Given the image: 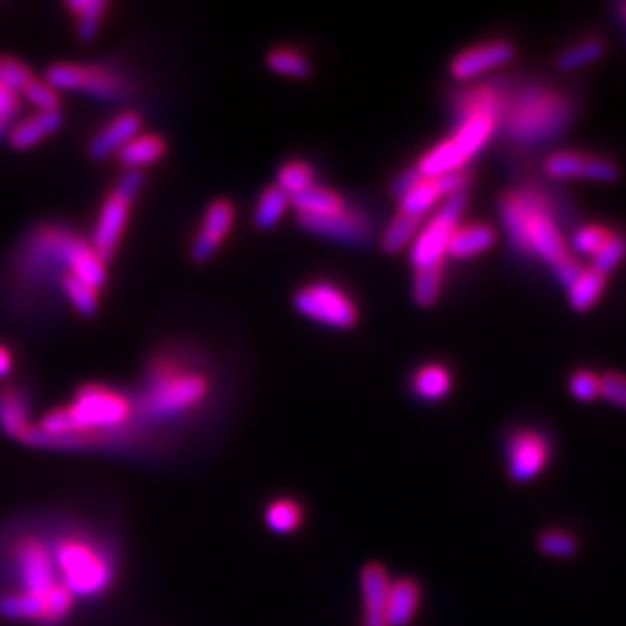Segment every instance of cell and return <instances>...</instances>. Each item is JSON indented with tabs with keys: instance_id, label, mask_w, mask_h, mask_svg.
I'll use <instances>...</instances> for the list:
<instances>
[{
	"instance_id": "1",
	"label": "cell",
	"mask_w": 626,
	"mask_h": 626,
	"mask_svg": "<svg viewBox=\"0 0 626 626\" xmlns=\"http://www.w3.org/2000/svg\"><path fill=\"white\" fill-rule=\"evenodd\" d=\"M5 589L0 592V617L35 626H61L75 607L61 582L47 531H16L10 536L3 560Z\"/></svg>"
},
{
	"instance_id": "2",
	"label": "cell",
	"mask_w": 626,
	"mask_h": 626,
	"mask_svg": "<svg viewBox=\"0 0 626 626\" xmlns=\"http://www.w3.org/2000/svg\"><path fill=\"white\" fill-rule=\"evenodd\" d=\"M135 418V400L123 390L86 383L67 406L51 408L35 422L33 449H86L119 441Z\"/></svg>"
},
{
	"instance_id": "3",
	"label": "cell",
	"mask_w": 626,
	"mask_h": 626,
	"mask_svg": "<svg viewBox=\"0 0 626 626\" xmlns=\"http://www.w3.org/2000/svg\"><path fill=\"white\" fill-rule=\"evenodd\" d=\"M211 395L209 371L184 353L154 355L135 397L137 418L174 422L193 416Z\"/></svg>"
},
{
	"instance_id": "4",
	"label": "cell",
	"mask_w": 626,
	"mask_h": 626,
	"mask_svg": "<svg viewBox=\"0 0 626 626\" xmlns=\"http://www.w3.org/2000/svg\"><path fill=\"white\" fill-rule=\"evenodd\" d=\"M63 587L75 601L105 597L119 578L116 548L102 536L77 523H63L47 531Z\"/></svg>"
},
{
	"instance_id": "5",
	"label": "cell",
	"mask_w": 626,
	"mask_h": 626,
	"mask_svg": "<svg viewBox=\"0 0 626 626\" xmlns=\"http://www.w3.org/2000/svg\"><path fill=\"white\" fill-rule=\"evenodd\" d=\"M499 219L520 254L550 265L568 254L566 240L550 211L548 195L541 188L527 186L501 195Z\"/></svg>"
},
{
	"instance_id": "6",
	"label": "cell",
	"mask_w": 626,
	"mask_h": 626,
	"mask_svg": "<svg viewBox=\"0 0 626 626\" xmlns=\"http://www.w3.org/2000/svg\"><path fill=\"white\" fill-rule=\"evenodd\" d=\"M504 116L506 135L517 145L533 147L560 135L570 119L568 100L545 86H529L517 94L508 105Z\"/></svg>"
},
{
	"instance_id": "7",
	"label": "cell",
	"mask_w": 626,
	"mask_h": 626,
	"mask_svg": "<svg viewBox=\"0 0 626 626\" xmlns=\"http://www.w3.org/2000/svg\"><path fill=\"white\" fill-rule=\"evenodd\" d=\"M499 119L501 116L496 112H478L462 116L457 131L451 137L439 142V145L427 154H422L416 170L427 179L467 170L469 160L486 147L494 135Z\"/></svg>"
},
{
	"instance_id": "8",
	"label": "cell",
	"mask_w": 626,
	"mask_h": 626,
	"mask_svg": "<svg viewBox=\"0 0 626 626\" xmlns=\"http://www.w3.org/2000/svg\"><path fill=\"white\" fill-rule=\"evenodd\" d=\"M142 182H145V174L139 170H125L123 176L119 179V184L110 191V195H107L100 207L91 244L105 262H110L116 254L125 225H128L131 219L133 200L137 198V193L142 188Z\"/></svg>"
},
{
	"instance_id": "9",
	"label": "cell",
	"mask_w": 626,
	"mask_h": 626,
	"mask_svg": "<svg viewBox=\"0 0 626 626\" xmlns=\"http://www.w3.org/2000/svg\"><path fill=\"white\" fill-rule=\"evenodd\" d=\"M464 209H467V191L455 193L449 200H443L432 221L418 230L414 244H410V262H414L416 270L445 267L449 244L455 228L459 225Z\"/></svg>"
},
{
	"instance_id": "10",
	"label": "cell",
	"mask_w": 626,
	"mask_h": 626,
	"mask_svg": "<svg viewBox=\"0 0 626 626\" xmlns=\"http://www.w3.org/2000/svg\"><path fill=\"white\" fill-rule=\"evenodd\" d=\"M293 304L297 314L332 330H351L360 318L353 297L332 281H311L302 285Z\"/></svg>"
},
{
	"instance_id": "11",
	"label": "cell",
	"mask_w": 626,
	"mask_h": 626,
	"mask_svg": "<svg viewBox=\"0 0 626 626\" xmlns=\"http://www.w3.org/2000/svg\"><path fill=\"white\" fill-rule=\"evenodd\" d=\"M45 82L57 91H84L100 100H119L128 91V84L119 73L96 63H51Z\"/></svg>"
},
{
	"instance_id": "12",
	"label": "cell",
	"mask_w": 626,
	"mask_h": 626,
	"mask_svg": "<svg viewBox=\"0 0 626 626\" xmlns=\"http://www.w3.org/2000/svg\"><path fill=\"white\" fill-rule=\"evenodd\" d=\"M550 455L552 449L543 432H536V429H517L506 443L508 476L515 482H529L539 478L550 464Z\"/></svg>"
},
{
	"instance_id": "13",
	"label": "cell",
	"mask_w": 626,
	"mask_h": 626,
	"mask_svg": "<svg viewBox=\"0 0 626 626\" xmlns=\"http://www.w3.org/2000/svg\"><path fill=\"white\" fill-rule=\"evenodd\" d=\"M235 228V205L225 198L211 200L200 219V228L191 242V260L207 262L219 254L228 235Z\"/></svg>"
},
{
	"instance_id": "14",
	"label": "cell",
	"mask_w": 626,
	"mask_h": 626,
	"mask_svg": "<svg viewBox=\"0 0 626 626\" xmlns=\"http://www.w3.org/2000/svg\"><path fill=\"white\" fill-rule=\"evenodd\" d=\"M469 179L471 174L467 170L445 174V176H434V179L420 176V182L400 198V213H406V217H414V219H422L427 211H432L439 202L449 200L451 195L467 191Z\"/></svg>"
},
{
	"instance_id": "15",
	"label": "cell",
	"mask_w": 626,
	"mask_h": 626,
	"mask_svg": "<svg viewBox=\"0 0 626 626\" xmlns=\"http://www.w3.org/2000/svg\"><path fill=\"white\" fill-rule=\"evenodd\" d=\"M545 174L552 179H587V182H615L617 163L611 158L578 151H554L545 158Z\"/></svg>"
},
{
	"instance_id": "16",
	"label": "cell",
	"mask_w": 626,
	"mask_h": 626,
	"mask_svg": "<svg viewBox=\"0 0 626 626\" xmlns=\"http://www.w3.org/2000/svg\"><path fill=\"white\" fill-rule=\"evenodd\" d=\"M59 256L67 265V274L86 281L94 289H102L107 281V262L96 254L91 242L82 240L75 232L61 230L59 237Z\"/></svg>"
},
{
	"instance_id": "17",
	"label": "cell",
	"mask_w": 626,
	"mask_h": 626,
	"mask_svg": "<svg viewBox=\"0 0 626 626\" xmlns=\"http://www.w3.org/2000/svg\"><path fill=\"white\" fill-rule=\"evenodd\" d=\"M515 57V49L506 40H492V42H480L476 47H469L459 51L451 63V75L459 82L476 79L492 70L511 63Z\"/></svg>"
},
{
	"instance_id": "18",
	"label": "cell",
	"mask_w": 626,
	"mask_h": 626,
	"mask_svg": "<svg viewBox=\"0 0 626 626\" xmlns=\"http://www.w3.org/2000/svg\"><path fill=\"white\" fill-rule=\"evenodd\" d=\"M299 225L318 237L339 244H365L371 232L367 217L353 209H344L342 213H334V217H299Z\"/></svg>"
},
{
	"instance_id": "19",
	"label": "cell",
	"mask_w": 626,
	"mask_h": 626,
	"mask_svg": "<svg viewBox=\"0 0 626 626\" xmlns=\"http://www.w3.org/2000/svg\"><path fill=\"white\" fill-rule=\"evenodd\" d=\"M30 404L26 390L10 385L0 388V429L24 445H33L35 425L30 422Z\"/></svg>"
},
{
	"instance_id": "20",
	"label": "cell",
	"mask_w": 626,
	"mask_h": 626,
	"mask_svg": "<svg viewBox=\"0 0 626 626\" xmlns=\"http://www.w3.org/2000/svg\"><path fill=\"white\" fill-rule=\"evenodd\" d=\"M139 133H142V114H137L135 110H125L107 121L94 135V139L88 142V154L98 160L119 154Z\"/></svg>"
},
{
	"instance_id": "21",
	"label": "cell",
	"mask_w": 626,
	"mask_h": 626,
	"mask_svg": "<svg viewBox=\"0 0 626 626\" xmlns=\"http://www.w3.org/2000/svg\"><path fill=\"white\" fill-rule=\"evenodd\" d=\"M390 578L381 564H367L360 574V592H363V626H388L385 622V597H388Z\"/></svg>"
},
{
	"instance_id": "22",
	"label": "cell",
	"mask_w": 626,
	"mask_h": 626,
	"mask_svg": "<svg viewBox=\"0 0 626 626\" xmlns=\"http://www.w3.org/2000/svg\"><path fill=\"white\" fill-rule=\"evenodd\" d=\"M63 125V112L61 110H45V112H35L26 116L10 128L8 139L14 149L26 151L33 149L35 145H40L47 137H51Z\"/></svg>"
},
{
	"instance_id": "23",
	"label": "cell",
	"mask_w": 626,
	"mask_h": 626,
	"mask_svg": "<svg viewBox=\"0 0 626 626\" xmlns=\"http://www.w3.org/2000/svg\"><path fill=\"white\" fill-rule=\"evenodd\" d=\"M420 585L414 578H400L390 582L385 597V622L388 626H408L418 615Z\"/></svg>"
},
{
	"instance_id": "24",
	"label": "cell",
	"mask_w": 626,
	"mask_h": 626,
	"mask_svg": "<svg viewBox=\"0 0 626 626\" xmlns=\"http://www.w3.org/2000/svg\"><path fill=\"white\" fill-rule=\"evenodd\" d=\"M168 154V142L158 133H139L125 145L116 158L125 170H145L147 165L158 163Z\"/></svg>"
},
{
	"instance_id": "25",
	"label": "cell",
	"mask_w": 626,
	"mask_h": 626,
	"mask_svg": "<svg viewBox=\"0 0 626 626\" xmlns=\"http://www.w3.org/2000/svg\"><path fill=\"white\" fill-rule=\"evenodd\" d=\"M494 230L488 223H469V225H457L451 244H449V256L455 260H469L480 254H486L494 246Z\"/></svg>"
},
{
	"instance_id": "26",
	"label": "cell",
	"mask_w": 626,
	"mask_h": 626,
	"mask_svg": "<svg viewBox=\"0 0 626 626\" xmlns=\"http://www.w3.org/2000/svg\"><path fill=\"white\" fill-rule=\"evenodd\" d=\"M291 205L297 209L299 217H334V213L348 209L342 195L320 184H314L311 188L295 195Z\"/></svg>"
},
{
	"instance_id": "27",
	"label": "cell",
	"mask_w": 626,
	"mask_h": 626,
	"mask_svg": "<svg viewBox=\"0 0 626 626\" xmlns=\"http://www.w3.org/2000/svg\"><path fill=\"white\" fill-rule=\"evenodd\" d=\"M451 388H453L451 369L437 363L418 367L414 379H410V390H414L416 397H420L422 402H439L443 397H449Z\"/></svg>"
},
{
	"instance_id": "28",
	"label": "cell",
	"mask_w": 626,
	"mask_h": 626,
	"mask_svg": "<svg viewBox=\"0 0 626 626\" xmlns=\"http://www.w3.org/2000/svg\"><path fill=\"white\" fill-rule=\"evenodd\" d=\"M304 523V508L293 496H279L265 508V525L279 536L295 533Z\"/></svg>"
},
{
	"instance_id": "29",
	"label": "cell",
	"mask_w": 626,
	"mask_h": 626,
	"mask_svg": "<svg viewBox=\"0 0 626 626\" xmlns=\"http://www.w3.org/2000/svg\"><path fill=\"white\" fill-rule=\"evenodd\" d=\"M291 207V198L285 195L277 184L267 186L256 202L254 211V221L258 230H272L279 225V221L285 217V211Z\"/></svg>"
},
{
	"instance_id": "30",
	"label": "cell",
	"mask_w": 626,
	"mask_h": 626,
	"mask_svg": "<svg viewBox=\"0 0 626 626\" xmlns=\"http://www.w3.org/2000/svg\"><path fill=\"white\" fill-rule=\"evenodd\" d=\"M568 304L576 311H589L605 291V277L597 270H582V274L568 285Z\"/></svg>"
},
{
	"instance_id": "31",
	"label": "cell",
	"mask_w": 626,
	"mask_h": 626,
	"mask_svg": "<svg viewBox=\"0 0 626 626\" xmlns=\"http://www.w3.org/2000/svg\"><path fill=\"white\" fill-rule=\"evenodd\" d=\"M274 184L293 200L295 195L304 193L316 184V170L311 163H307V160H302V158L285 160L277 172Z\"/></svg>"
},
{
	"instance_id": "32",
	"label": "cell",
	"mask_w": 626,
	"mask_h": 626,
	"mask_svg": "<svg viewBox=\"0 0 626 626\" xmlns=\"http://www.w3.org/2000/svg\"><path fill=\"white\" fill-rule=\"evenodd\" d=\"M267 67L281 77L291 79H307L311 75V63L302 51L293 47H274L265 59Z\"/></svg>"
},
{
	"instance_id": "33",
	"label": "cell",
	"mask_w": 626,
	"mask_h": 626,
	"mask_svg": "<svg viewBox=\"0 0 626 626\" xmlns=\"http://www.w3.org/2000/svg\"><path fill=\"white\" fill-rule=\"evenodd\" d=\"M67 12H73L75 16L77 38L82 42H91L102 26L107 3H102V0H73V3H67Z\"/></svg>"
},
{
	"instance_id": "34",
	"label": "cell",
	"mask_w": 626,
	"mask_h": 626,
	"mask_svg": "<svg viewBox=\"0 0 626 626\" xmlns=\"http://www.w3.org/2000/svg\"><path fill=\"white\" fill-rule=\"evenodd\" d=\"M61 285H63V293H65L67 302L73 304L79 316L91 318L98 311V307H100V291L94 289V285H88L86 281H82V279L73 277V274H67V272L63 274Z\"/></svg>"
},
{
	"instance_id": "35",
	"label": "cell",
	"mask_w": 626,
	"mask_h": 626,
	"mask_svg": "<svg viewBox=\"0 0 626 626\" xmlns=\"http://www.w3.org/2000/svg\"><path fill=\"white\" fill-rule=\"evenodd\" d=\"M420 221L422 219H414V217H406V213H397L395 219H392L383 232L381 237V246L388 254H400L408 244H414L418 230H420Z\"/></svg>"
},
{
	"instance_id": "36",
	"label": "cell",
	"mask_w": 626,
	"mask_h": 626,
	"mask_svg": "<svg viewBox=\"0 0 626 626\" xmlns=\"http://www.w3.org/2000/svg\"><path fill=\"white\" fill-rule=\"evenodd\" d=\"M603 49L605 47L599 40H582V42L570 45L568 49H564L557 57V67L564 70V73H568V70L585 67L589 63L599 61L603 57Z\"/></svg>"
},
{
	"instance_id": "37",
	"label": "cell",
	"mask_w": 626,
	"mask_h": 626,
	"mask_svg": "<svg viewBox=\"0 0 626 626\" xmlns=\"http://www.w3.org/2000/svg\"><path fill=\"white\" fill-rule=\"evenodd\" d=\"M443 267H429V270H416L414 277V299L418 307H432L441 295Z\"/></svg>"
},
{
	"instance_id": "38",
	"label": "cell",
	"mask_w": 626,
	"mask_h": 626,
	"mask_svg": "<svg viewBox=\"0 0 626 626\" xmlns=\"http://www.w3.org/2000/svg\"><path fill=\"white\" fill-rule=\"evenodd\" d=\"M539 550L548 554V557L566 560L576 554L578 541H576V536L566 529H548L539 536Z\"/></svg>"
},
{
	"instance_id": "39",
	"label": "cell",
	"mask_w": 626,
	"mask_h": 626,
	"mask_svg": "<svg viewBox=\"0 0 626 626\" xmlns=\"http://www.w3.org/2000/svg\"><path fill=\"white\" fill-rule=\"evenodd\" d=\"M624 260H626V237L613 232V235L607 237V242L603 244V248L592 258V270L607 277L613 270H617Z\"/></svg>"
},
{
	"instance_id": "40",
	"label": "cell",
	"mask_w": 626,
	"mask_h": 626,
	"mask_svg": "<svg viewBox=\"0 0 626 626\" xmlns=\"http://www.w3.org/2000/svg\"><path fill=\"white\" fill-rule=\"evenodd\" d=\"M611 235H613V230H607L603 225H582L574 232V240H570V244H574V248L580 256L594 258Z\"/></svg>"
},
{
	"instance_id": "41",
	"label": "cell",
	"mask_w": 626,
	"mask_h": 626,
	"mask_svg": "<svg viewBox=\"0 0 626 626\" xmlns=\"http://www.w3.org/2000/svg\"><path fill=\"white\" fill-rule=\"evenodd\" d=\"M33 70L20 61L16 57H0V82H3L8 88H12L14 94H22L24 88L33 82Z\"/></svg>"
},
{
	"instance_id": "42",
	"label": "cell",
	"mask_w": 626,
	"mask_h": 626,
	"mask_svg": "<svg viewBox=\"0 0 626 626\" xmlns=\"http://www.w3.org/2000/svg\"><path fill=\"white\" fill-rule=\"evenodd\" d=\"M20 96H24L38 112H45V110H61V96H59V91H57V88H53L51 84H47L45 79H33Z\"/></svg>"
},
{
	"instance_id": "43",
	"label": "cell",
	"mask_w": 626,
	"mask_h": 626,
	"mask_svg": "<svg viewBox=\"0 0 626 626\" xmlns=\"http://www.w3.org/2000/svg\"><path fill=\"white\" fill-rule=\"evenodd\" d=\"M568 390L570 395L580 402H592L599 397L601 392V379L597 373H592L589 369H578L574 376L568 379Z\"/></svg>"
},
{
	"instance_id": "44",
	"label": "cell",
	"mask_w": 626,
	"mask_h": 626,
	"mask_svg": "<svg viewBox=\"0 0 626 626\" xmlns=\"http://www.w3.org/2000/svg\"><path fill=\"white\" fill-rule=\"evenodd\" d=\"M603 400H607L611 404L619 406L626 410V376L624 373H605L601 376V392Z\"/></svg>"
},
{
	"instance_id": "45",
	"label": "cell",
	"mask_w": 626,
	"mask_h": 626,
	"mask_svg": "<svg viewBox=\"0 0 626 626\" xmlns=\"http://www.w3.org/2000/svg\"><path fill=\"white\" fill-rule=\"evenodd\" d=\"M582 270H585L582 262L570 254H566L564 258H560L557 262L552 265V272H554V277H557V281L564 285V289H568V285L582 274Z\"/></svg>"
},
{
	"instance_id": "46",
	"label": "cell",
	"mask_w": 626,
	"mask_h": 626,
	"mask_svg": "<svg viewBox=\"0 0 626 626\" xmlns=\"http://www.w3.org/2000/svg\"><path fill=\"white\" fill-rule=\"evenodd\" d=\"M20 112H22V96L14 94L12 88L0 82V116H5L10 121Z\"/></svg>"
},
{
	"instance_id": "47",
	"label": "cell",
	"mask_w": 626,
	"mask_h": 626,
	"mask_svg": "<svg viewBox=\"0 0 626 626\" xmlns=\"http://www.w3.org/2000/svg\"><path fill=\"white\" fill-rule=\"evenodd\" d=\"M420 176H422V174H420L416 168L400 172V174L395 176V182H392V186H390V193L395 195V198L400 200L402 195H406L410 188H414V186L420 182Z\"/></svg>"
},
{
	"instance_id": "48",
	"label": "cell",
	"mask_w": 626,
	"mask_h": 626,
	"mask_svg": "<svg viewBox=\"0 0 626 626\" xmlns=\"http://www.w3.org/2000/svg\"><path fill=\"white\" fill-rule=\"evenodd\" d=\"M12 369H14V353L10 346L0 344V381L8 379Z\"/></svg>"
},
{
	"instance_id": "49",
	"label": "cell",
	"mask_w": 626,
	"mask_h": 626,
	"mask_svg": "<svg viewBox=\"0 0 626 626\" xmlns=\"http://www.w3.org/2000/svg\"><path fill=\"white\" fill-rule=\"evenodd\" d=\"M8 131H10V121L5 116H0V137H3Z\"/></svg>"
},
{
	"instance_id": "50",
	"label": "cell",
	"mask_w": 626,
	"mask_h": 626,
	"mask_svg": "<svg viewBox=\"0 0 626 626\" xmlns=\"http://www.w3.org/2000/svg\"><path fill=\"white\" fill-rule=\"evenodd\" d=\"M619 12H622V16L626 20V5H622V10H619Z\"/></svg>"
}]
</instances>
